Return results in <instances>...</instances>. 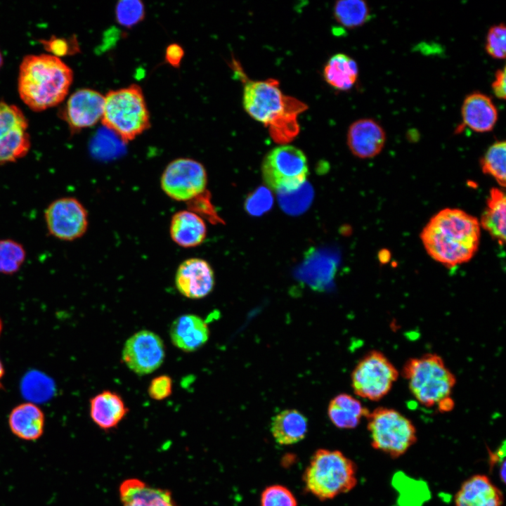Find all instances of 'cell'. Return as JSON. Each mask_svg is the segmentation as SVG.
I'll use <instances>...</instances> for the list:
<instances>
[{"mask_svg":"<svg viewBox=\"0 0 506 506\" xmlns=\"http://www.w3.org/2000/svg\"><path fill=\"white\" fill-rule=\"evenodd\" d=\"M346 141L350 151L361 159L379 155L386 143L384 128L371 118L358 119L349 127Z\"/></svg>","mask_w":506,"mask_h":506,"instance_id":"16","label":"cell"},{"mask_svg":"<svg viewBox=\"0 0 506 506\" xmlns=\"http://www.w3.org/2000/svg\"><path fill=\"white\" fill-rule=\"evenodd\" d=\"M398 376V370L382 353L372 351L355 367L351 385L358 396L378 401L389 393Z\"/></svg>","mask_w":506,"mask_h":506,"instance_id":"9","label":"cell"},{"mask_svg":"<svg viewBox=\"0 0 506 506\" xmlns=\"http://www.w3.org/2000/svg\"><path fill=\"white\" fill-rule=\"evenodd\" d=\"M273 204L271 190L267 187L260 186L247 197L245 209L250 215L259 216L270 210Z\"/></svg>","mask_w":506,"mask_h":506,"instance_id":"35","label":"cell"},{"mask_svg":"<svg viewBox=\"0 0 506 506\" xmlns=\"http://www.w3.org/2000/svg\"><path fill=\"white\" fill-rule=\"evenodd\" d=\"M305 489L320 500L347 493L357 484L355 463L337 450L320 448L303 474Z\"/></svg>","mask_w":506,"mask_h":506,"instance_id":"4","label":"cell"},{"mask_svg":"<svg viewBox=\"0 0 506 506\" xmlns=\"http://www.w3.org/2000/svg\"><path fill=\"white\" fill-rule=\"evenodd\" d=\"M505 193L499 188H492L479 224L500 245L505 242Z\"/></svg>","mask_w":506,"mask_h":506,"instance_id":"27","label":"cell"},{"mask_svg":"<svg viewBox=\"0 0 506 506\" xmlns=\"http://www.w3.org/2000/svg\"><path fill=\"white\" fill-rule=\"evenodd\" d=\"M28 123L15 105L0 103V166L25 157L31 143Z\"/></svg>","mask_w":506,"mask_h":506,"instance_id":"12","label":"cell"},{"mask_svg":"<svg viewBox=\"0 0 506 506\" xmlns=\"http://www.w3.org/2000/svg\"><path fill=\"white\" fill-rule=\"evenodd\" d=\"M333 16L337 22L344 28L359 27L370 18L369 6L362 0H340L333 6Z\"/></svg>","mask_w":506,"mask_h":506,"instance_id":"28","label":"cell"},{"mask_svg":"<svg viewBox=\"0 0 506 506\" xmlns=\"http://www.w3.org/2000/svg\"><path fill=\"white\" fill-rule=\"evenodd\" d=\"M2 327H3L2 321H1V318H0V335H1V331H2Z\"/></svg>","mask_w":506,"mask_h":506,"instance_id":"44","label":"cell"},{"mask_svg":"<svg viewBox=\"0 0 506 506\" xmlns=\"http://www.w3.org/2000/svg\"><path fill=\"white\" fill-rule=\"evenodd\" d=\"M505 160V141H498L488 147L480 162L482 171L492 176L502 187L506 184Z\"/></svg>","mask_w":506,"mask_h":506,"instance_id":"29","label":"cell"},{"mask_svg":"<svg viewBox=\"0 0 506 506\" xmlns=\"http://www.w3.org/2000/svg\"><path fill=\"white\" fill-rule=\"evenodd\" d=\"M174 280L178 291L189 299L207 296L212 291L215 282L210 264L197 257L183 261L176 269Z\"/></svg>","mask_w":506,"mask_h":506,"instance_id":"14","label":"cell"},{"mask_svg":"<svg viewBox=\"0 0 506 506\" xmlns=\"http://www.w3.org/2000/svg\"><path fill=\"white\" fill-rule=\"evenodd\" d=\"M207 173L204 165L192 158L171 161L160 177L162 191L171 199L188 202L207 190Z\"/></svg>","mask_w":506,"mask_h":506,"instance_id":"10","label":"cell"},{"mask_svg":"<svg viewBox=\"0 0 506 506\" xmlns=\"http://www.w3.org/2000/svg\"><path fill=\"white\" fill-rule=\"evenodd\" d=\"M115 16L119 25L125 27H131L144 18V5L139 0L119 1L115 7Z\"/></svg>","mask_w":506,"mask_h":506,"instance_id":"32","label":"cell"},{"mask_svg":"<svg viewBox=\"0 0 506 506\" xmlns=\"http://www.w3.org/2000/svg\"><path fill=\"white\" fill-rule=\"evenodd\" d=\"M411 394L422 405L432 407L451 398L454 375L438 355L427 353L408 361L403 369Z\"/></svg>","mask_w":506,"mask_h":506,"instance_id":"6","label":"cell"},{"mask_svg":"<svg viewBox=\"0 0 506 506\" xmlns=\"http://www.w3.org/2000/svg\"><path fill=\"white\" fill-rule=\"evenodd\" d=\"M505 67L498 69L495 74L491 88L494 95L499 99L505 100L506 96L505 88Z\"/></svg>","mask_w":506,"mask_h":506,"instance_id":"40","label":"cell"},{"mask_svg":"<svg viewBox=\"0 0 506 506\" xmlns=\"http://www.w3.org/2000/svg\"><path fill=\"white\" fill-rule=\"evenodd\" d=\"M184 56L183 48L178 44H169L165 51V60L172 67H179Z\"/></svg>","mask_w":506,"mask_h":506,"instance_id":"39","label":"cell"},{"mask_svg":"<svg viewBox=\"0 0 506 506\" xmlns=\"http://www.w3.org/2000/svg\"><path fill=\"white\" fill-rule=\"evenodd\" d=\"M122 357L124 364L136 374H149L162 364L165 357L164 344L156 333L141 330L126 341Z\"/></svg>","mask_w":506,"mask_h":506,"instance_id":"13","label":"cell"},{"mask_svg":"<svg viewBox=\"0 0 506 506\" xmlns=\"http://www.w3.org/2000/svg\"><path fill=\"white\" fill-rule=\"evenodd\" d=\"M367 420L372 446L391 458L403 455L416 442L415 427L394 409L376 408Z\"/></svg>","mask_w":506,"mask_h":506,"instance_id":"7","label":"cell"},{"mask_svg":"<svg viewBox=\"0 0 506 506\" xmlns=\"http://www.w3.org/2000/svg\"><path fill=\"white\" fill-rule=\"evenodd\" d=\"M245 79L242 105L246 112L268 129L275 142L285 145L292 141L299 131L298 116L307 105L285 95L277 79Z\"/></svg>","mask_w":506,"mask_h":506,"instance_id":"2","label":"cell"},{"mask_svg":"<svg viewBox=\"0 0 506 506\" xmlns=\"http://www.w3.org/2000/svg\"><path fill=\"white\" fill-rule=\"evenodd\" d=\"M260 506H297V501L289 488L274 484L267 486L262 491Z\"/></svg>","mask_w":506,"mask_h":506,"instance_id":"33","label":"cell"},{"mask_svg":"<svg viewBox=\"0 0 506 506\" xmlns=\"http://www.w3.org/2000/svg\"><path fill=\"white\" fill-rule=\"evenodd\" d=\"M50 48L53 51H55L56 54L63 55L67 52V44L63 40H55L50 44Z\"/></svg>","mask_w":506,"mask_h":506,"instance_id":"41","label":"cell"},{"mask_svg":"<svg viewBox=\"0 0 506 506\" xmlns=\"http://www.w3.org/2000/svg\"><path fill=\"white\" fill-rule=\"evenodd\" d=\"M44 219L50 235L64 241L81 238L89 226L86 209L72 197H60L51 202L44 212Z\"/></svg>","mask_w":506,"mask_h":506,"instance_id":"11","label":"cell"},{"mask_svg":"<svg viewBox=\"0 0 506 506\" xmlns=\"http://www.w3.org/2000/svg\"><path fill=\"white\" fill-rule=\"evenodd\" d=\"M8 422L11 432L17 438L35 441L44 434L45 416L38 406L32 402H26L12 409Z\"/></svg>","mask_w":506,"mask_h":506,"instance_id":"22","label":"cell"},{"mask_svg":"<svg viewBox=\"0 0 506 506\" xmlns=\"http://www.w3.org/2000/svg\"><path fill=\"white\" fill-rule=\"evenodd\" d=\"M101 122L124 143L134 140L148 129L150 114L141 87L133 84L108 91Z\"/></svg>","mask_w":506,"mask_h":506,"instance_id":"5","label":"cell"},{"mask_svg":"<svg viewBox=\"0 0 506 506\" xmlns=\"http://www.w3.org/2000/svg\"><path fill=\"white\" fill-rule=\"evenodd\" d=\"M502 492L484 474L465 480L455 496V506H502Z\"/></svg>","mask_w":506,"mask_h":506,"instance_id":"19","label":"cell"},{"mask_svg":"<svg viewBox=\"0 0 506 506\" xmlns=\"http://www.w3.org/2000/svg\"><path fill=\"white\" fill-rule=\"evenodd\" d=\"M485 49L495 59H504L506 56V28L504 23L491 26L487 33Z\"/></svg>","mask_w":506,"mask_h":506,"instance_id":"34","label":"cell"},{"mask_svg":"<svg viewBox=\"0 0 506 506\" xmlns=\"http://www.w3.org/2000/svg\"><path fill=\"white\" fill-rule=\"evenodd\" d=\"M90 417L103 431L116 428L128 413L123 398L116 392L105 390L90 400Z\"/></svg>","mask_w":506,"mask_h":506,"instance_id":"21","label":"cell"},{"mask_svg":"<svg viewBox=\"0 0 506 506\" xmlns=\"http://www.w3.org/2000/svg\"><path fill=\"white\" fill-rule=\"evenodd\" d=\"M26 252L22 245L12 239L0 240V273L11 275L23 264Z\"/></svg>","mask_w":506,"mask_h":506,"instance_id":"31","label":"cell"},{"mask_svg":"<svg viewBox=\"0 0 506 506\" xmlns=\"http://www.w3.org/2000/svg\"><path fill=\"white\" fill-rule=\"evenodd\" d=\"M188 209L199 215L204 220L216 223H224L211 201V195L206 190L200 195L186 202Z\"/></svg>","mask_w":506,"mask_h":506,"instance_id":"36","label":"cell"},{"mask_svg":"<svg viewBox=\"0 0 506 506\" xmlns=\"http://www.w3.org/2000/svg\"><path fill=\"white\" fill-rule=\"evenodd\" d=\"M2 63H3V58H2L1 53V52H0V67H1V65H2Z\"/></svg>","mask_w":506,"mask_h":506,"instance_id":"43","label":"cell"},{"mask_svg":"<svg viewBox=\"0 0 506 506\" xmlns=\"http://www.w3.org/2000/svg\"><path fill=\"white\" fill-rule=\"evenodd\" d=\"M308 432V420L299 410L287 409L275 415L271 423V432L280 445L295 444L303 440Z\"/></svg>","mask_w":506,"mask_h":506,"instance_id":"24","label":"cell"},{"mask_svg":"<svg viewBox=\"0 0 506 506\" xmlns=\"http://www.w3.org/2000/svg\"><path fill=\"white\" fill-rule=\"evenodd\" d=\"M261 171L264 182L269 188L277 192L291 191L306 182L308 162L299 148L281 145L266 155Z\"/></svg>","mask_w":506,"mask_h":506,"instance_id":"8","label":"cell"},{"mask_svg":"<svg viewBox=\"0 0 506 506\" xmlns=\"http://www.w3.org/2000/svg\"><path fill=\"white\" fill-rule=\"evenodd\" d=\"M313 197V188L306 181L296 190L278 192L280 207L285 212L292 215L305 212L311 203Z\"/></svg>","mask_w":506,"mask_h":506,"instance_id":"30","label":"cell"},{"mask_svg":"<svg viewBox=\"0 0 506 506\" xmlns=\"http://www.w3.org/2000/svg\"><path fill=\"white\" fill-rule=\"evenodd\" d=\"M172 385V379L169 375H159L151 380L148 392L151 398L162 401L171 394Z\"/></svg>","mask_w":506,"mask_h":506,"instance_id":"38","label":"cell"},{"mask_svg":"<svg viewBox=\"0 0 506 506\" xmlns=\"http://www.w3.org/2000/svg\"><path fill=\"white\" fill-rule=\"evenodd\" d=\"M369 410L360 401L347 394H340L333 398L327 408V415L332 424L340 429L356 427Z\"/></svg>","mask_w":506,"mask_h":506,"instance_id":"26","label":"cell"},{"mask_svg":"<svg viewBox=\"0 0 506 506\" xmlns=\"http://www.w3.org/2000/svg\"><path fill=\"white\" fill-rule=\"evenodd\" d=\"M24 393L30 398L44 401L51 393V381L40 373L32 372L24 381Z\"/></svg>","mask_w":506,"mask_h":506,"instance_id":"37","label":"cell"},{"mask_svg":"<svg viewBox=\"0 0 506 506\" xmlns=\"http://www.w3.org/2000/svg\"><path fill=\"white\" fill-rule=\"evenodd\" d=\"M72 80V70L57 56L29 55L20 66L18 93L30 108L41 111L61 103Z\"/></svg>","mask_w":506,"mask_h":506,"instance_id":"3","label":"cell"},{"mask_svg":"<svg viewBox=\"0 0 506 506\" xmlns=\"http://www.w3.org/2000/svg\"><path fill=\"white\" fill-rule=\"evenodd\" d=\"M461 115L462 122L456 129L459 133L465 127L479 133L491 131L498 117V110L492 99L479 91L471 93L465 97L462 105Z\"/></svg>","mask_w":506,"mask_h":506,"instance_id":"18","label":"cell"},{"mask_svg":"<svg viewBox=\"0 0 506 506\" xmlns=\"http://www.w3.org/2000/svg\"><path fill=\"white\" fill-rule=\"evenodd\" d=\"M209 335L207 323L194 314L179 316L173 321L169 330L173 344L187 352L201 348L207 342Z\"/></svg>","mask_w":506,"mask_h":506,"instance_id":"20","label":"cell"},{"mask_svg":"<svg viewBox=\"0 0 506 506\" xmlns=\"http://www.w3.org/2000/svg\"><path fill=\"white\" fill-rule=\"evenodd\" d=\"M323 77L326 83L335 90H350L358 77L357 63L345 53H336L324 65Z\"/></svg>","mask_w":506,"mask_h":506,"instance_id":"25","label":"cell"},{"mask_svg":"<svg viewBox=\"0 0 506 506\" xmlns=\"http://www.w3.org/2000/svg\"><path fill=\"white\" fill-rule=\"evenodd\" d=\"M122 506H179L171 492L150 486L138 478H128L119 486Z\"/></svg>","mask_w":506,"mask_h":506,"instance_id":"17","label":"cell"},{"mask_svg":"<svg viewBox=\"0 0 506 506\" xmlns=\"http://www.w3.org/2000/svg\"><path fill=\"white\" fill-rule=\"evenodd\" d=\"M105 96L91 89L76 91L69 98L64 118L73 131L95 125L101 120Z\"/></svg>","mask_w":506,"mask_h":506,"instance_id":"15","label":"cell"},{"mask_svg":"<svg viewBox=\"0 0 506 506\" xmlns=\"http://www.w3.org/2000/svg\"><path fill=\"white\" fill-rule=\"evenodd\" d=\"M420 236L428 254L452 268L474 256L479 248L481 226L476 218L465 211L446 208L429 221Z\"/></svg>","mask_w":506,"mask_h":506,"instance_id":"1","label":"cell"},{"mask_svg":"<svg viewBox=\"0 0 506 506\" xmlns=\"http://www.w3.org/2000/svg\"><path fill=\"white\" fill-rule=\"evenodd\" d=\"M4 375V368L3 366V364L1 363V361H0V389L2 387L1 385V380Z\"/></svg>","mask_w":506,"mask_h":506,"instance_id":"42","label":"cell"},{"mask_svg":"<svg viewBox=\"0 0 506 506\" xmlns=\"http://www.w3.org/2000/svg\"><path fill=\"white\" fill-rule=\"evenodd\" d=\"M205 220L188 209L174 213L170 221L169 234L171 240L183 248L195 247L207 237Z\"/></svg>","mask_w":506,"mask_h":506,"instance_id":"23","label":"cell"}]
</instances>
